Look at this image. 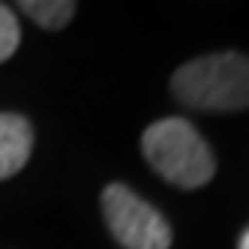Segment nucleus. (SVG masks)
<instances>
[{
  "label": "nucleus",
  "instance_id": "1",
  "mask_svg": "<svg viewBox=\"0 0 249 249\" xmlns=\"http://www.w3.org/2000/svg\"><path fill=\"white\" fill-rule=\"evenodd\" d=\"M171 93L198 111H243L249 108V57L237 51L195 57L171 75Z\"/></svg>",
  "mask_w": 249,
  "mask_h": 249
},
{
  "label": "nucleus",
  "instance_id": "6",
  "mask_svg": "<svg viewBox=\"0 0 249 249\" xmlns=\"http://www.w3.org/2000/svg\"><path fill=\"white\" fill-rule=\"evenodd\" d=\"M18 36H21V30H18L15 15L0 3V63L9 60V54L18 48Z\"/></svg>",
  "mask_w": 249,
  "mask_h": 249
},
{
  "label": "nucleus",
  "instance_id": "3",
  "mask_svg": "<svg viewBox=\"0 0 249 249\" xmlns=\"http://www.w3.org/2000/svg\"><path fill=\"white\" fill-rule=\"evenodd\" d=\"M102 216L123 249H168L171 246V228L165 216L123 183H111L102 189Z\"/></svg>",
  "mask_w": 249,
  "mask_h": 249
},
{
  "label": "nucleus",
  "instance_id": "5",
  "mask_svg": "<svg viewBox=\"0 0 249 249\" xmlns=\"http://www.w3.org/2000/svg\"><path fill=\"white\" fill-rule=\"evenodd\" d=\"M21 9L45 30H60L75 15V3H63V0L60 3L57 0H27V3H21Z\"/></svg>",
  "mask_w": 249,
  "mask_h": 249
},
{
  "label": "nucleus",
  "instance_id": "4",
  "mask_svg": "<svg viewBox=\"0 0 249 249\" xmlns=\"http://www.w3.org/2000/svg\"><path fill=\"white\" fill-rule=\"evenodd\" d=\"M33 150V126L21 114L0 111V180L18 174Z\"/></svg>",
  "mask_w": 249,
  "mask_h": 249
},
{
  "label": "nucleus",
  "instance_id": "2",
  "mask_svg": "<svg viewBox=\"0 0 249 249\" xmlns=\"http://www.w3.org/2000/svg\"><path fill=\"white\" fill-rule=\"evenodd\" d=\"M141 150L156 174H162L168 183L180 189H198L216 171L207 141L183 117H165L150 123L141 138Z\"/></svg>",
  "mask_w": 249,
  "mask_h": 249
},
{
  "label": "nucleus",
  "instance_id": "7",
  "mask_svg": "<svg viewBox=\"0 0 249 249\" xmlns=\"http://www.w3.org/2000/svg\"><path fill=\"white\" fill-rule=\"evenodd\" d=\"M240 249H249V228H246V234L240 237Z\"/></svg>",
  "mask_w": 249,
  "mask_h": 249
}]
</instances>
